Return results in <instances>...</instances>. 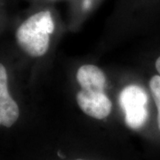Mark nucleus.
I'll return each instance as SVG.
<instances>
[{"mask_svg": "<svg viewBox=\"0 0 160 160\" xmlns=\"http://www.w3.org/2000/svg\"><path fill=\"white\" fill-rule=\"evenodd\" d=\"M156 69H157V70H158V74L160 76V56L156 61Z\"/></svg>", "mask_w": 160, "mask_h": 160, "instance_id": "nucleus-8", "label": "nucleus"}, {"mask_svg": "<svg viewBox=\"0 0 160 160\" xmlns=\"http://www.w3.org/2000/svg\"><path fill=\"white\" fill-rule=\"evenodd\" d=\"M7 81L6 68L0 63V126L11 127L19 118L20 109L9 93Z\"/></svg>", "mask_w": 160, "mask_h": 160, "instance_id": "nucleus-4", "label": "nucleus"}, {"mask_svg": "<svg viewBox=\"0 0 160 160\" xmlns=\"http://www.w3.org/2000/svg\"><path fill=\"white\" fill-rule=\"evenodd\" d=\"M92 0H83L82 2V9L84 11H88L92 7Z\"/></svg>", "mask_w": 160, "mask_h": 160, "instance_id": "nucleus-7", "label": "nucleus"}, {"mask_svg": "<svg viewBox=\"0 0 160 160\" xmlns=\"http://www.w3.org/2000/svg\"><path fill=\"white\" fill-rule=\"evenodd\" d=\"M77 160H84V159H77Z\"/></svg>", "mask_w": 160, "mask_h": 160, "instance_id": "nucleus-9", "label": "nucleus"}, {"mask_svg": "<svg viewBox=\"0 0 160 160\" xmlns=\"http://www.w3.org/2000/svg\"><path fill=\"white\" fill-rule=\"evenodd\" d=\"M149 88L158 109V125L160 130V76H153L149 80Z\"/></svg>", "mask_w": 160, "mask_h": 160, "instance_id": "nucleus-6", "label": "nucleus"}, {"mask_svg": "<svg viewBox=\"0 0 160 160\" xmlns=\"http://www.w3.org/2000/svg\"><path fill=\"white\" fill-rule=\"evenodd\" d=\"M55 29L51 11L43 10L30 15L16 30L19 46L32 57H40L46 53L50 45V37Z\"/></svg>", "mask_w": 160, "mask_h": 160, "instance_id": "nucleus-1", "label": "nucleus"}, {"mask_svg": "<svg viewBox=\"0 0 160 160\" xmlns=\"http://www.w3.org/2000/svg\"><path fill=\"white\" fill-rule=\"evenodd\" d=\"M77 80L83 90L105 92L106 76L97 66L86 64L80 67L77 73Z\"/></svg>", "mask_w": 160, "mask_h": 160, "instance_id": "nucleus-5", "label": "nucleus"}, {"mask_svg": "<svg viewBox=\"0 0 160 160\" xmlns=\"http://www.w3.org/2000/svg\"><path fill=\"white\" fill-rule=\"evenodd\" d=\"M119 104L128 127L136 130L146 124L149 118L148 94L142 87L137 85L126 86L120 92Z\"/></svg>", "mask_w": 160, "mask_h": 160, "instance_id": "nucleus-2", "label": "nucleus"}, {"mask_svg": "<svg viewBox=\"0 0 160 160\" xmlns=\"http://www.w3.org/2000/svg\"><path fill=\"white\" fill-rule=\"evenodd\" d=\"M77 102L81 110L95 119H104L112 109V103L105 92L80 89L77 93Z\"/></svg>", "mask_w": 160, "mask_h": 160, "instance_id": "nucleus-3", "label": "nucleus"}]
</instances>
